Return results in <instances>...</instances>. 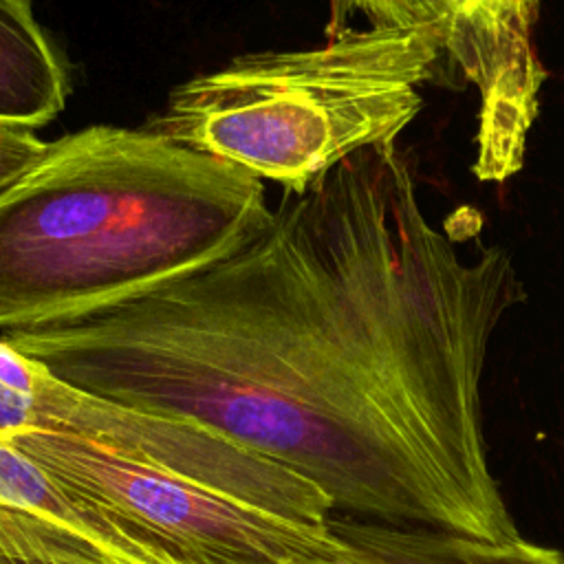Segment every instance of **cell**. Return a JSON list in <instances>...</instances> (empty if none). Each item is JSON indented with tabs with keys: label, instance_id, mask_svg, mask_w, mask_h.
Listing matches in <instances>:
<instances>
[{
	"label": "cell",
	"instance_id": "obj_1",
	"mask_svg": "<svg viewBox=\"0 0 564 564\" xmlns=\"http://www.w3.org/2000/svg\"><path fill=\"white\" fill-rule=\"evenodd\" d=\"M434 225L408 152L366 148L282 189L225 260L108 313L0 333L59 379L189 419L317 485L335 511L520 538L487 460L480 383L527 300L511 253Z\"/></svg>",
	"mask_w": 564,
	"mask_h": 564
},
{
	"label": "cell",
	"instance_id": "obj_2",
	"mask_svg": "<svg viewBox=\"0 0 564 564\" xmlns=\"http://www.w3.org/2000/svg\"><path fill=\"white\" fill-rule=\"evenodd\" d=\"M269 216L262 178L150 128L64 134L0 196V333L137 302L225 260Z\"/></svg>",
	"mask_w": 564,
	"mask_h": 564
},
{
	"label": "cell",
	"instance_id": "obj_3",
	"mask_svg": "<svg viewBox=\"0 0 564 564\" xmlns=\"http://www.w3.org/2000/svg\"><path fill=\"white\" fill-rule=\"evenodd\" d=\"M447 42L443 26L368 24L311 48L247 53L174 86L148 128L304 192L352 154L397 143Z\"/></svg>",
	"mask_w": 564,
	"mask_h": 564
},
{
	"label": "cell",
	"instance_id": "obj_4",
	"mask_svg": "<svg viewBox=\"0 0 564 564\" xmlns=\"http://www.w3.org/2000/svg\"><path fill=\"white\" fill-rule=\"evenodd\" d=\"M4 441L143 531L176 564H328L359 553L333 520L300 522L68 432L29 430Z\"/></svg>",
	"mask_w": 564,
	"mask_h": 564
},
{
	"label": "cell",
	"instance_id": "obj_5",
	"mask_svg": "<svg viewBox=\"0 0 564 564\" xmlns=\"http://www.w3.org/2000/svg\"><path fill=\"white\" fill-rule=\"evenodd\" d=\"M29 430L101 443L300 522L328 524L335 511L317 485L223 434L75 388L0 339V438Z\"/></svg>",
	"mask_w": 564,
	"mask_h": 564
},
{
	"label": "cell",
	"instance_id": "obj_6",
	"mask_svg": "<svg viewBox=\"0 0 564 564\" xmlns=\"http://www.w3.org/2000/svg\"><path fill=\"white\" fill-rule=\"evenodd\" d=\"M540 0H454L445 53L478 93L476 156L482 183L516 176L540 112L546 70L535 48Z\"/></svg>",
	"mask_w": 564,
	"mask_h": 564
},
{
	"label": "cell",
	"instance_id": "obj_7",
	"mask_svg": "<svg viewBox=\"0 0 564 564\" xmlns=\"http://www.w3.org/2000/svg\"><path fill=\"white\" fill-rule=\"evenodd\" d=\"M0 560L176 564L143 531L64 485L4 438H0Z\"/></svg>",
	"mask_w": 564,
	"mask_h": 564
},
{
	"label": "cell",
	"instance_id": "obj_8",
	"mask_svg": "<svg viewBox=\"0 0 564 564\" xmlns=\"http://www.w3.org/2000/svg\"><path fill=\"white\" fill-rule=\"evenodd\" d=\"M68 75L31 0H0V119L40 128L66 106Z\"/></svg>",
	"mask_w": 564,
	"mask_h": 564
},
{
	"label": "cell",
	"instance_id": "obj_9",
	"mask_svg": "<svg viewBox=\"0 0 564 564\" xmlns=\"http://www.w3.org/2000/svg\"><path fill=\"white\" fill-rule=\"evenodd\" d=\"M333 529L375 564H564V551L513 542H482L460 533L370 520H333Z\"/></svg>",
	"mask_w": 564,
	"mask_h": 564
},
{
	"label": "cell",
	"instance_id": "obj_10",
	"mask_svg": "<svg viewBox=\"0 0 564 564\" xmlns=\"http://www.w3.org/2000/svg\"><path fill=\"white\" fill-rule=\"evenodd\" d=\"M326 35L350 26L352 18H364L370 26H443L449 33L436 0H326Z\"/></svg>",
	"mask_w": 564,
	"mask_h": 564
},
{
	"label": "cell",
	"instance_id": "obj_11",
	"mask_svg": "<svg viewBox=\"0 0 564 564\" xmlns=\"http://www.w3.org/2000/svg\"><path fill=\"white\" fill-rule=\"evenodd\" d=\"M44 150L46 143L33 128L0 119V196L40 161Z\"/></svg>",
	"mask_w": 564,
	"mask_h": 564
},
{
	"label": "cell",
	"instance_id": "obj_12",
	"mask_svg": "<svg viewBox=\"0 0 564 564\" xmlns=\"http://www.w3.org/2000/svg\"><path fill=\"white\" fill-rule=\"evenodd\" d=\"M357 549V546H355ZM328 564H375L370 562L361 551L355 555V557H346V560H337V562H328Z\"/></svg>",
	"mask_w": 564,
	"mask_h": 564
},
{
	"label": "cell",
	"instance_id": "obj_13",
	"mask_svg": "<svg viewBox=\"0 0 564 564\" xmlns=\"http://www.w3.org/2000/svg\"><path fill=\"white\" fill-rule=\"evenodd\" d=\"M0 564H31V562H11V560H0Z\"/></svg>",
	"mask_w": 564,
	"mask_h": 564
}]
</instances>
